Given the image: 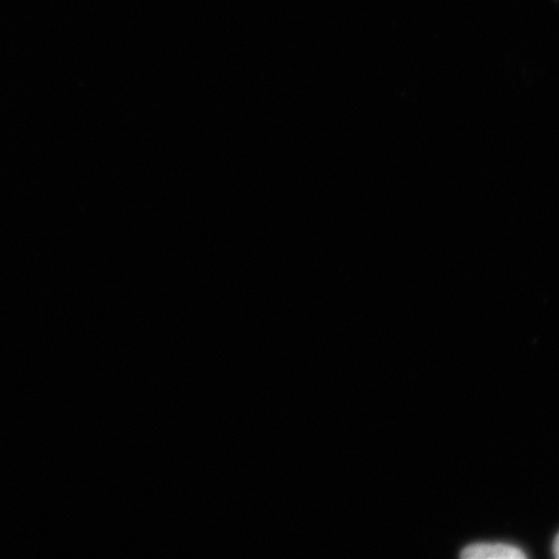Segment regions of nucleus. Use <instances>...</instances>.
Here are the masks:
<instances>
[{"instance_id": "nucleus-2", "label": "nucleus", "mask_w": 559, "mask_h": 559, "mask_svg": "<svg viewBox=\"0 0 559 559\" xmlns=\"http://www.w3.org/2000/svg\"><path fill=\"white\" fill-rule=\"evenodd\" d=\"M554 551L555 556L559 558V535L556 537L555 544H554Z\"/></svg>"}, {"instance_id": "nucleus-1", "label": "nucleus", "mask_w": 559, "mask_h": 559, "mask_svg": "<svg viewBox=\"0 0 559 559\" xmlns=\"http://www.w3.org/2000/svg\"><path fill=\"white\" fill-rule=\"evenodd\" d=\"M461 557L466 559H522L526 558V555L514 545L478 543L472 544L461 551Z\"/></svg>"}]
</instances>
